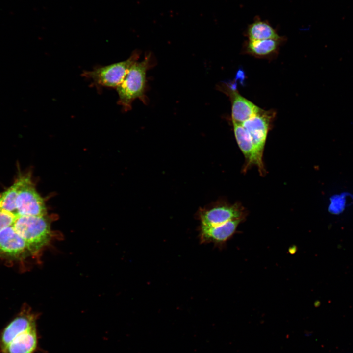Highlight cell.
<instances>
[{"label":"cell","mask_w":353,"mask_h":353,"mask_svg":"<svg viewBox=\"0 0 353 353\" xmlns=\"http://www.w3.org/2000/svg\"><path fill=\"white\" fill-rule=\"evenodd\" d=\"M13 227L25 242L30 253L40 251L51 239V220L47 215H18Z\"/></svg>","instance_id":"1"},{"label":"cell","mask_w":353,"mask_h":353,"mask_svg":"<svg viewBox=\"0 0 353 353\" xmlns=\"http://www.w3.org/2000/svg\"><path fill=\"white\" fill-rule=\"evenodd\" d=\"M150 58L136 61L130 68L122 83L116 88L118 95V104L126 111L131 109L134 100H143L146 85V74L149 67Z\"/></svg>","instance_id":"2"},{"label":"cell","mask_w":353,"mask_h":353,"mask_svg":"<svg viewBox=\"0 0 353 353\" xmlns=\"http://www.w3.org/2000/svg\"><path fill=\"white\" fill-rule=\"evenodd\" d=\"M139 54L134 53L126 60L85 71L82 76L91 79L96 85L116 88L123 81L132 65L138 60Z\"/></svg>","instance_id":"3"},{"label":"cell","mask_w":353,"mask_h":353,"mask_svg":"<svg viewBox=\"0 0 353 353\" xmlns=\"http://www.w3.org/2000/svg\"><path fill=\"white\" fill-rule=\"evenodd\" d=\"M18 215H47L45 203L36 191L30 176H24L16 202Z\"/></svg>","instance_id":"4"},{"label":"cell","mask_w":353,"mask_h":353,"mask_svg":"<svg viewBox=\"0 0 353 353\" xmlns=\"http://www.w3.org/2000/svg\"><path fill=\"white\" fill-rule=\"evenodd\" d=\"M274 114L272 111L262 109L257 114L241 124L250 135L258 151L262 155L270 123Z\"/></svg>","instance_id":"5"},{"label":"cell","mask_w":353,"mask_h":353,"mask_svg":"<svg viewBox=\"0 0 353 353\" xmlns=\"http://www.w3.org/2000/svg\"><path fill=\"white\" fill-rule=\"evenodd\" d=\"M36 328V318L28 311H23L10 322L0 333V353L15 338Z\"/></svg>","instance_id":"6"},{"label":"cell","mask_w":353,"mask_h":353,"mask_svg":"<svg viewBox=\"0 0 353 353\" xmlns=\"http://www.w3.org/2000/svg\"><path fill=\"white\" fill-rule=\"evenodd\" d=\"M234 132L237 143L247 161V166L256 165L260 173H264L263 155L257 150L250 135L241 124L233 123Z\"/></svg>","instance_id":"7"},{"label":"cell","mask_w":353,"mask_h":353,"mask_svg":"<svg viewBox=\"0 0 353 353\" xmlns=\"http://www.w3.org/2000/svg\"><path fill=\"white\" fill-rule=\"evenodd\" d=\"M201 226H214L229 221L243 218L242 209L237 205L216 206L202 212Z\"/></svg>","instance_id":"8"},{"label":"cell","mask_w":353,"mask_h":353,"mask_svg":"<svg viewBox=\"0 0 353 353\" xmlns=\"http://www.w3.org/2000/svg\"><path fill=\"white\" fill-rule=\"evenodd\" d=\"M227 92L231 101L233 123L242 124L261 111V109L239 94L236 90L229 87Z\"/></svg>","instance_id":"9"},{"label":"cell","mask_w":353,"mask_h":353,"mask_svg":"<svg viewBox=\"0 0 353 353\" xmlns=\"http://www.w3.org/2000/svg\"><path fill=\"white\" fill-rule=\"evenodd\" d=\"M0 252L12 257H18L30 253L25 242L13 226L0 231Z\"/></svg>","instance_id":"10"},{"label":"cell","mask_w":353,"mask_h":353,"mask_svg":"<svg viewBox=\"0 0 353 353\" xmlns=\"http://www.w3.org/2000/svg\"><path fill=\"white\" fill-rule=\"evenodd\" d=\"M242 219L229 221L214 226H201L200 239L202 242L221 243L229 239L235 233Z\"/></svg>","instance_id":"11"},{"label":"cell","mask_w":353,"mask_h":353,"mask_svg":"<svg viewBox=\"0 0 353 353\" xmlns=\"http://www.w3.org/2000/svg\"><path fill=\"white\" fill-rule=\"evenodd\" d=\"M37 345L35 328L17 337L6 347L2 353H33Z\"/></svg>","instance_id":"12"},{"label":"cell","mask_w":353,"mask_h":353,"mask_svg":"<svg viewBox=\"0 0 353 353\" xmlns=\"http://www.w3.org/2000/svg\"><path fill=\"white\" fill-rule=\"evenodd\" d=\"M247 35L249 40L280 39V36L267 21L259 19L249 25Z\"/></svg>","instance_id":"13"},{"label":"cell","mask_w":353,"mask_h":353,"mask_svg":"<svg viewBox=\"0 0 353 353\" xmlns=\"http://www.w3.org/2000/svg\"><path fill=\"white\" fill-rule=\"evenodd\" d=\"M24 176H20L12 186L0 193V208L16 216H18L16 202Z\"/></svg>","instance_id":"14"},{"label":"cell","mask_w":353,"mask_h":353,"mask_svg":"<svg viewBox=\"0 0 353 353\" xmlns=\"http://www.w3.org/2000/svg\"><path fill=\"white\" fill-rule=\"evenodd\" d=\"M280 39H269L260 40H249L247 46V51L254 56H265L274 53L277 50Z\"/></svg>","instance_id":"15"},{"label":"cell","mask_w":353,"mask_h":353,"mask_svg":"<svg viewBox=\"0 0 353 353\" xmlns=\"http://www.w3.org/2000/svg\"><path fill=\"white\" fill-rule=\"evenodd\" d=\"M16 217L14 214L0 208V231L13 226Z\"/></svg>","instance_id":"16"}]
</instances>
